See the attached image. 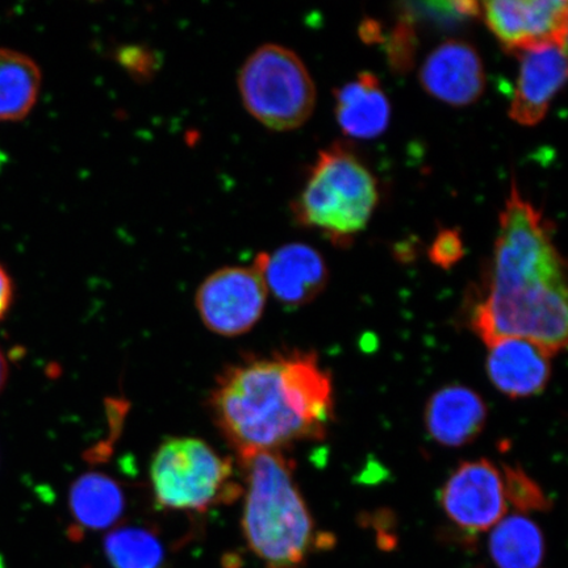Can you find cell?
I'll return each mask as SVG.
<instances>
[{
  "label": "cell",
  "instance_id": "1",
  "mask_svg": "<svg viewBox=\"0 0 568 568\" xmlns=\"http://www.w3.org/2000/svg\"><path fill=\"white\" fill-rule=\"evenodd\" d=\"M499 222L487 295L475 305L473 331L487 346L524 338L552 357L567 346V272L551 224L516 182Z\"/></svg>",
  "mask_w": 568,
  "mask_h": 568
},
{
  "label": "cell",
  "instance_id": "2",
  "mask_svg": "<svg viewBox=\"0 0 568 568\" xmlns=\"http://www.w3.org/2000/svg\"><path fill=\"white\" fill-rule=\"evenodd\" d=\"M209 402L237 457L320 442L335 418L332 378L315 353L241 359L217 376Z\"/></svg>",
  "mask_w": 568,
  "mask_h": 568
},
{
  "label": "cell",
  "instance_id": "3",
  "mask_svg": "<svg viewBox=\"0 0 568 568\" xmlns=\"http://www.w3.org/2000/svg\"><path fill=\"white\" fill-rule=\"evenodd\" d=\"M239 464L245 497L241 525L248 548L266 568H301L326 538L316 531L296 485L294 462L273 450L246 454Z\"/></svg>",
  "mask_w": 568,
  "mask_h": 568
},
{
  "label": "cell",
  "instance_id": "4",
  "mask_svg": "<svg viewBox=\"0 0 568 568\" xmlns=\"http://www.w3.org/2000/svg\"><path fill=\"white\" fill-rule=\"evenodd\" d=\"M378 202V184L371 170L336 145L318 153L293 212L297 223L346 245L366 229Z\"/></svg>",
  "mask_w": 568,
  "mask_h": 568
},
{
  "label": "cell",
  "instance_id": "5",
  "mask_svg": "<svg viewBox=\"0 0 568 568\" xmlns=\"http://www.w3.org/2000/svg\"><path fill=\"white\" fill-rule=\"evenodd\" d=\"M230 457L195 437L163 442L151 462V487L158 506L172 510L205 513L236 501L243 486L234 477Z\"/></svg>",
  "mask_w": 568,
  "mask_h": 568
},
{
  "label": "cell",
  "instance_id": "6",
  "mask_svg": "<svg viewBox=\"0 0 568 568\" xmlns=\"http://www.w3.org/2000/svg\"><path fill=\"white\" fill-rule=\"evenodd\" d=\"M237 88L245 110L268 130H296L315 111L316 88L307 67L280 44L261 45L247 57Z\"/></svg>",
  "mask_w": 568,
  "mask_h": 568
},
{
  "label": "cell",
  "instance_id": "7",
  "mask_svg": "<svg viewBox=\"0 0 568 568\" xmlns=\"http://www.w3.org/2000/svg\"><path fill=\"white\" fill-rule=\"evenodd\" d=\"M267 290L257 268L226 266L199 286L195 305L205 328L223 337L245 335L260 322Z\"/></svg>",
  "mask_w": 568,
  "mask_h": 568
},
{
  "label": "cell",
  "instance_id": "8",
  "mask_svg": "<svg viewBox=\"0 0 568 568\" xmlns=\"http://www.w3.org/2000/svg\"><path fill=\"white\" fill-rule=\"evenodd\" d=\"M439 504L446 517L470 535L491 529L508 509L503 473L486 458L462 462L445 481Z\"/></svg>",
  "mask_w": 568,
  "mask_h": 568
},
{
  "label": "cell",
  "instance_id": "9",
  "mask_svg": "<svg viewBox=\"0 0 568 568\" xmlns=\"http://www.w3.org/2000/svg\"><path fill=\"white\" fill-rule=\"evenodd\" d=\"M486 23L509 53L567 42V2L564 0H493L480 3Z\"/></svg>",
  "mask_w": 568,
  "mask_h": 568
},
{
  "label": "cell",
  "instance_id": "10",
  "mask_svg": "<svg viewBox=\"0 0 568 568\" xmlns=\"http://www.w3.org/2000/svg\"><path fill=\"white\" fill-rule=\"evenodd\" d=\"M253 266L264 280L267 293L290 310L314 302L329 280L323 255L301 243L283 245L273 253H261Z\"/></svg>",
  "mask_w": 568,
  "mask_h": 568
},
{
  "label": "cell",
  "instance_id": "11",
  "mask_svg": "<svg viewBox=\"0 0 568 568\" xmlns=\"http://www.w3.org/2000/svg\"><path fill=\"white\" fill-rule=\"evenodd\" d=\"M567 45L549 42L517 52L520 70L509 116L517 124L541 123L554 97L564 88L567 77Z\"/></svg>",
  "mask_w": 568,
  "mask_h": 568
},
{
  "label": "cell",
  "instance_id": "12",
  "mask_svg": "<svg viewBox=\"0 0 568 568\" xmlns=\"http://www.w3.org/2000/svg\"><path fill=\"white\" fill-rule=\"evenodd\" d=\"M420 81L424 90L438 101L454 106L470 105L485 91V67L471 44L447 40L426 57Z\"/></svg>",
  "mask_w": 568,
  "mask_h": 568
},
{
  "label": "cell",
  "instance_id": "13",
  "mask_svg": "<svg viewBox=\"0 0 568 568\" xmlns=\"http://www.w3.org/2000/svg\"><path fill=\"white\" fill-rule=\"evenodd\" d=\"M486 371L501 394L510 399H527L548 387L551 355L531 341L503 338L488 346Z\"/></svg>",
  "mask_w": 568,
  "mask_h": 568
},
{
  "label": "cell",
  "instance_id": "14",
  "mask_svg": "<svg viewBox=\"0 0 568 568\" xmlns=\"http://www.w3.org/2000/svg\"><path fill=\"white\" fill-rule=\"evenodd\" d=\"M485 400L474 389L449 385L436 390L426 403V432L439 445L460 447L480 436L487 423Z\"/></svg>",
  "mask_w": 568,
  "mask_h": 568
},
{
  "label": "cell",
  "instance_id": "15",
  "mask_svg": "<svg viewBox=\"0 0 568 568\" xmlns=\"http://www.w3.org/2000/svg\"><path fill=\"white\" fill-rule=\"evenodd\" d=\"M336 118L346 136L375 139L387 130L390 105L385 90L371 71L335 92Z\"/></svg>",
  "mask_w": 568,
  "mask_h": 568
},
{
  "label": "cell",
  "instance_id": "16",
  "mask_svg": "<svg viewBox=\"0 0 568 568\" xmlns=\"http://www.w3.org/2000/svg\"><path fill=\"white\" fill-rule=\"evenodd\" d=\"M125 493L118 480L102 473H87L78 477L69 491V509L74 530H104L123 517Z\"/></svg>",
  "mask_w": 568,
  "mask_h": 568
},
{
  "label": "cell",
  "instance_id": "17",
  "mask_svg": "<svg viewBox=\"0 0 568 568\" xmlns=\"http://www.w3.org/2000/svg\"><path fill=\"white\" fill-rule=\"evenodd\" d=\"M40 89L38 63L30 55L0 48V120L24 119L38 103Z\"/></svg>",
  "mask_w": 568,
  "mask_h": 568
},
{
  "label": "cell",
  "instance_id": "18",
  "mask_svg": "<svg viewBox=\"0 0 568 568\" xmlns=\"http://www.w3.org/2000/svg\"><path fill=\"white\" fill-rule=\"evenodd\" d=\"M489 552L499 568H538L545 552L542 531L528 517H503L489 537Z\"/></svg>",
  "mask_w": 568,
  "mask_h": 568
},
{
  "label": "cell",
  "instance_id": "19",
  "mask_svg": "<svg viewBox=\"0 0 568 568\" xmlns=\"http://www.w3.org/2000/svg\"><path fill=\"white\" fill-rule=\"evenodd\" d=\"M113 568H166V549L158 531L126 525L112 529L103 544Z\"/></svg>",
  "mask_w": 568,
  "mask_h": 568
},
{
  "label": "cell",
  "instance_id": "20",
  "mask_svg": "<svg viewBox=\"0 0 568 568\" xmlns=\"http://www.w3.org/2000/svg\"><path fill=\"white\" fill-rule=\"evenodd\" d=\"M501 473L508 506L513 504L523 513H536V510L542 513V510H548L551 507V503L542 488L520 467L506 465Z\"/></svg>",
  "mask_w": 568,
  "mask_h": 568
},
{
  "label": "cell",
  "instance_id": "21",
  "mask_svg": "<svg viewBox=\"0 0 568 568\" xmlns=\"http://www.w3.org/2000/svg\"><path fill=\"white\" fill-rule=\"evenodd\" d=\"M416 38L414 26L408 17H403L389 36L387 53L390 67L406 73L414 65Z\"/></svg>",
  "mask_w": 568,
  "mask_h": 568
},
{
  "label": "cell",
  "instance_id": "22",
  "mask_svg": "<svg viewBox=\"0 0 568 568\" xmlns=\"http://www.w3.org/2000/svg\"><path fill=\"white\" fill-rule=\"evenodd\" d=\"M120 65L140 81H146L159 68L158 55L142 47H124L118 53Z\"/></svg>",
  "mask_w": 568,
  "mask_h": 568
},
{
  "label": "cell",
  "instance_id": "23",
  "mask_svg": "<svg viewBox=\"0 0 568 568\" xmlns=\"http://www.w3.org/2000/svg\"><path fill=\"white\" fill-rule=\"evenodd\" d=\"M430 260L443 268H449L464 257V241L460 234L453 230H444L433 241L430 251Z\"/></svg>",
  "mask_w": 568,
  "mask_h": 568
},
{
  "label": "cell",
  "instance_id": "24",
  "mask_svg": "<svg viewBox=\"0 0 568 568\" xmlns=\"http://www.w3.org/2000/svg\"><path fill=\"white\" fill-rule=\"evenodd\" d=\"M13 282L7 270L0 265V320H3L11 310L13 302Z\"/></svg>",
  "mask_w": 568,
  "mask_h": 568
},
{
  "label": "cell",
  "instance_id": "25",
  "mask_svg": "<svg viewBox=\"0 0 568 568\" xmlns=\"http://www.w3.org/2000/svg\"><path fill=\"white\" fill-rule=\"evenodd\" d=\"M7 379H9V365H7L6 357L0 351V394L6 387Z\"/></svg>",
  "mask_w": 568,
  "mask_h": 568
}]
</instances>
